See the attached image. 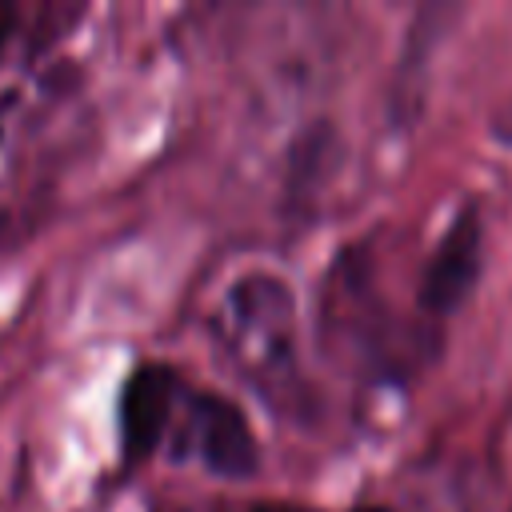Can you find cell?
Returning <instances> with one entry per match:
<instances>
[{"instance_id": "cell-4", "label": "cell", "mask_w": 512, "mask_h": 512, "mask_svg": "<svg viewBox=\"0 0 512 512\" xmlns=\"http://www.w3.org/2000/svg\"><path fill=\"white\" fill-rule=\"evenodd\" d=\"M180 400V372L164 360H140L128 368L120 392H116V440H120V460L124 468L144 464L176 412Z\"/></svg>"}, {"instance_id": "cell-5", "label": "cell", "mask_w": 512, "mask_h": 512, "mask_svg": "<svg viewBox=\"0 0 512 512\" xmlns=\"http://www.w3.org/2000/svg\"><path fill=\"white\" fill-rule=\"evenodd\" d=\"M236 512H316V508L296 504V500H252V504H244Z\"/></svg>"}, {"instance_id": "cell-8", "label": "cell", "mask_w": 512, "mask_h": 512, "mask_svg": "<svg viewBox=\"0 0 512 512\" xmlns=\"http://www.w3.org/2000/svg\"><path fill=\"white\" fill-rule=\"evenodd\" d=\"M348 512H392V508H384V504H352Z\"/></svg>"}, {"instance_id": "cell-1", "label": "cell", "mask_w": 512, "mask_h": 512, "mask_svg": "<svg viewBox=\"0 0 512 512\" xmlns=\"http://www.w3.org/2000/svg\"><path fill=\"white\" fill-rule=\"evenodd\" d=\"M172 452L180 460L196 456L212 476H224V480H248L260 468V440L252 420L232 396L212 388L188 392L184 424Z\"/></svg>"}, {"instance_id": "cell-9", "label": "cell", "mask_w": 512, "mask_h": 512, "mask_svg": "<svg viewBox=\"0 0 512 512\" xmlns=\"http://www.w3.org/2000/svg\"><path fill=\"white\" fill-rule=\"evenodd\" d=\"M0 144H4V124H0Z\"/></svg>"}, {"instance_id": "cell-7", "label": "cell", "mask_w": 512, "mask_h": 512, "mask_svg": "<svg viewBox=\"0 0 512 512\" xmlns=\"http://www.w3.org/2000/svg\"><path fill=\"white\" fill-rule=\"evenodd\" d=\"M156 512H224L220 504H208V508H156Z\"/></svg>"}, {"instance_id": "cell-3", "label": "cell", "mask_w": 512, "mask_h": 512, "mask_svg": "<svg viewBox=\"0 0 512 512\" xmlns=\"http://www.w3.org/2000/svg\"><path fill=\"white\" fill-rule=\"evenodd\" d=\"M224 324L232 328V344L244 352L252 340L264 344L260 364L288 372L296 360V296L292 284L272 272H248L228 288Z\"/></svg>"}, {"instance_id": "cell-6", "label": "cell", "mask_w": 512, "mask_h": 512, "mask_svg": "<svg viewBox=\"0 0 512 512\" xmlns=\"http://www.w3.org/2000/svg\"><path fill=\"white\" fill-rule=\"evenodd\" d=\"M16 32V4H0V52Z\"/></svg>"}, {"instance_id": "cell-2", "label": "cell", "mask_w": 512, "mask_h": 512, "mask_svg": "<svg viewBox=\"0 0 512 512\" xmlns=\"http://www.w3.org/2000/svg\"><path fill=\"white\" fill-rule=\"evenodd\" d=\"M484 272V208L476 196L460 200L444 232L436 236L432 252L424 256L420 280H416V304L436 324L452 316L476 288Z\"/></svg>"}]
</instances>
